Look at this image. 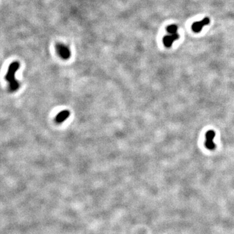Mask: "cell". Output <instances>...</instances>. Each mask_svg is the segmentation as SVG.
I'll list each match as a JSON object with an SVG mask.
<instances>
[{
	"label": "cell",
	"mask_w": 234,
	"mask_h": 234,
	"mask_svg": "<svg viewBox=\"0 0 234 234\" xmlns=\"http://www.w3.org/2000/svg\"><path fill=\"white\" fill-rule=\"evenodd\" d=\"M20 64L18 62H13L10 64L9 70L5 76L6 80L9 83V90L11 92H15L19 88V83L16 80L15 74L17 70L19 69Z\"/></svg>",
	"instance_id": "1"
},
{
	"label": "cell",
	"mask_w": 234,
	"mask_h": 234,
	"mask_svg": "<svg viewBox=\"0 0 234 234\" xmlns=\"http://www.w3.org/2000/svg\"><path fill=\"white\" fill-rule=\"evenodd\" d=\"M215 132L213 130H209L205 134V146L209 150H213L216 148V144L214 143Z\"/></svg>",
	"instance_id": "2"
},
{
	"label": "cell",
	"mask_w": 234,
	"mask_h": 234,
	"mask_svg": "<svg viewBox=\"0 0 234 234\" xmlns=\"http://www.w3.org/2000/svg\"><path fill=\"white\" fill-rule=\"evenodd\" d=\"M56 50L58 55L63 59H68L70 57L71 53L69 48L63 44H58L56 46Z\"/></svg>",
	"instance_id": "3"
},
{
	"label": "cell",
	"mask_w": 234,
	"mask_h": 234,
	"mask_svg": "<svg viewBox=\"0 0 234 234\" xmlns=\"http://www.w3.org/2000/svg\"><path fill=\"white\" fill-rule=\"evenodd\" d=\"M210 23V20L209 18H205L200 22H196L192 25V30L195 33H200L202 28L205 25H208Z\"/></svg>",
	"instance_id": "4"
},
{
	"label": "cell",
	"mask_w": 234,
	"mask_h": 234,
	"mask_svg": "<svg viewBox=\"0 0 234 234\" xmlns=\"http://www.w3.org/2000/svg\"><path fill=\"white\" fill-rule=\"evenodd\" d=\"M179 36L177 33L174 34H170L168 35H165L163 38V44L165 47L169 48L172 46L173 43L176 40L179 39Z\"/></svg>",
	"instance_id": "5"
},
{
	"label": "cell",
	"mask_w": 234,
	"mask_h": 234,
	"mask_svg": "<svg viewBox=\"0 0 234 234\" xmlns=\"http://www.w3.org/2000/svg\"><path fill=\"white\" fill-rule=\"evenodd\" d=\"M70 111H67V110H64V111L60 112L55 117L56 122L58 124L62 123L63 122H64L70 116Z\"/></svg>",
	"instance_id": "6"
},
{
	"label": "cell",
	"mask_w": 234,
	"mask_h": 234,
	"mask_svg": "<svg viewBox=\"0 0 234 234\" xmlns=\"http://www.w3.org/2000/svg\"><path fill=\"white\" fill-rule=\"evenodd\" d=\"M177 29H178V27H177V26L176 25H175V24L169 25L167 27V31L168 33H170V34L177 33Z\"/></svg>",
	"instance_id": "7"
}]
</instances>
